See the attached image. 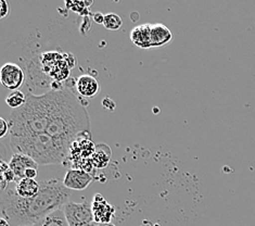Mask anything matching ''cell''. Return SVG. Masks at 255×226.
Returning <instances> with one entry per match:
<instances>
[{
  "instance_id": "cell-1",
  "label": "cell",
  "mask_w": 255,
  "mask_h": 226,
  "mask_svg": "<svg viewBox=\"0 0 255 226\" xmlns=\"http://www.w3.org/2000/svg\"><path fill=\"white\" fill-rule=\"evenodd\" d=\"M72 192L63 182L48 180L40 182V191L34 198L25 199L15 193V189L7 188L1 192V212L11 226L35 225L51 212L69 203Z\"/></svg>"
},
{
  "instance_id": "cell-2",
  "label": "cell",
  "mask_w": 255,
  "mask_h": 226,
  "mask_svg": "<svg viewBox=\"0 0 255 226\" xmlns=\"http://www.w3.org/2000/svg\"><path fill=\"white\" fill-rule=\"evenodd\" d=\"M53 91V103L46 131L48 135L71 145L77 138L90 136L89 114L82 98L68 87Z\"/></svg>"
},
{
  "instance_id": "cell-3",
  "label": "cell",
  "mask_w": 255,
  "mask_h": 226,
  "mask_svg": "<svg viewBox=\"0 0 255 226\" xmlns=\"http://www.w3.org/2000/svg\"><path fill=\"white\" fill-rule=\"evenodd\" d=\"M54 91L36 96L27 95L26 103L10 114L9 135H32L46 133L53 103Z\"/></svg>"
},
{
  "instance_id": "cell-4",
  "label": "cell",
  "mask_w": 255,
  "mask_h": 226,
  "mask_svg": "<svg viewBox=\"0 0 255 226\" xmlns=\"http://www.w3.org/2000/svg\"><path fill=\"white\" fill-rule=\"evenodd\" d=\"M10 148L13 154L31 157L41 166L64 163L69 158L71 144L47 133L32 135H10Z\"/></svg>"
},
{
  "instance_id": "cell-5",
  "label": "cell",
  "mask_w": 255,
  "mask_h": 226,
  "mask_svg": "<svg viewBox=\"0 0 255 226\" xmlns=\"http://www.w3.org/2000/svg\"><path fill=\"white\" fill-rule=\"evenodd\" d=\"M64 57L57 51H48L41 54L42 71L57 82H62L70 75L71 66Z\"/></svg>"
},
{
  "instance_id": "cell-6",
  "label": "cell",
  "mask_w": 255,
  "mask_h": 226,
  "mask_svg": "<svg viewBox=\"0 0 255 226\" xmlns=\"http://www.w3.org/2000/svg\"><path fill=\"white\" fill-rule=\"evenodd\" d=\"M66 220L70 226H81L95 221L92 204L84 201L82 204L69 201L63 207Z\"/></svg>"
},
{
  "instance_id": "cell-7",
  "label": "cell",
  "mask_w": 255,
  "mask_h": 226,
  "mask_svg": "<svg viewBox=\"0 0 255 226\" xmlns=\"http://www.w3.org/2000/svg\"><path fill=\"white\" fill-rule=\"evenodd\" d=\"M0 81L4 88L16 91L25 81V74L20 65L9 62L0 70Z\"/></svg>"
},
{
  "instance_id": "cell-8",
  "label": "cell",
  "mask_w": 255,
  "mask_h": 226,
  "mask_svg": "<svg viewBox=\"0 0 255 226\" xmlns=\"http://www.w3.org/2000/svg\"><path fill=\"white\" fill-rule=\"evenodd\" d=\"M93 181V176L86 171L80 169H69L64 176L63 184L71 191H84Z\"/></svg>"
},
{
  "instance_id": "cell-9",
  "label": "cell",
  "mask_w": 255,
  "mask_h": 226,
  "mask_svg": "<svg viewBox=\"0 0 255 226\" xmlns=\"http://www.w3.org/2000/svg\"><path fill=\"white\" fill-rule=\"evenodd\" d=\"M95 221L98 224H109L114 217L115 209L108 204L106 198L101 194H96L92 203Z\"/></svg>"
},
{
  "instance_id": "cell-10",
  "label": "cell",
  "mask_w": 255,
  "mask_h": 226,
  "mask_svg": "<svg viewBox=\"0 0 255 226\" xmlns=\"http://www.w3.org/2000/svg\"><path fill=\"white\" fill-rule=\"evenodd\" d=\"M38 166L39 164L34 159L22 154H13L9 161V167L15 174L16 182L25 179V173L27 170L38 169Z\"/></svg>"
},
{
  "instance_id": "cell-11",
  "label": "cell",
  "mask_w": 255,
  "mask_h": 226,
  "mask_svg": "<svg viewBox=\"0 0 255 226\" xmlns=\"http://www.w3.org/2000/svg\"><path fill=\"white\" fill-rule=\"evenodd\" d=\"M76 90L83 98H94L99 93L100 85L94 76L84 74L76 79Z\"/></svg>"
},
{
  "instance_id": "cell-12",
  "label": "cell",
  "mask_w": 255,
  "mask_h": 226,
  "mask_svg": "<svg viewBox=\"0 0 255 226\" xmlns=\"http://www.w3.org/2000/svg\"><path fill=\"white\" fill-rule=\"evenodd\" d=\"M129 35L130 40L135 46L142 49L151 48V24H142L133 27Z\"/></svg>"
},
{
  "instance_id": "cell-13",
  "label": "cell",
  "mask_w": 255,
  "mask_h": 226,
  "mask_svg": "<svg viewBox=\"0 0 255 226\" xmlns=\"http://www.w3.org/2000/svg\"><path fill=\"white\" fill-rule=\"evenodd\" d=\"M173 39V34L164 24H151V47H163Z\"/></svg>"
},
{
  "instance_id": "cell-14",
  "label": "cell",
  "mask_w": 255,
  "mask_h": 226,
  "mask_svg": "<svg viewBox=\"0 0 255 226\" xmlns=\"http://www.w3.org/2000/svg\"><path fill=\"white\" fill-rule=\"evenodd\" d=\"M15 193L19 195L20 197L29 199L37 196L40 191V183L36 180H29V179H22L19 182L15 183Z\"/></svg>"
},
{
  "instance_id": "cell-15",
  "label": "cell",
  "mask_w": 255,
  "mask_h": 226,
  "mask_svg": "<svg viewBox=\"0 0 255 226\" xmlns=\"http://www.w3.org/2000/svg\"><path fill=\"white\" fill-rule=\"evenodd\" d=\"M34 226H70L66 220L63 208L51 212L44 219H41Z\"/></svg>"
},
{
  "instance_id": "cell-16",
  "label": "cell",
  "mask_w": 255,
  "mask_h": 226,
  "mask_svg": "<svg viewBox=\"0 0 255 226\" xmlns=\"http://www.w3.org/2000/svg\"><path fill=\"white\" fill-rule=\"evenodd\" d=\"M108 149V146L105 145H99L96 147L95 154L93 155V157L90 158V161H92L93 167L98 168V169H102L107 167V164L110 160V155H106L105 150Z\"/></svg>"
},
{
  "instance_id": "cell-17",
  "label": "cell",
  "mask_w": 255,
  "mask_h": 226,
  "mask_svg": "<svg viewBox=\"0 0 255 226\" xmlns=\"http://www.w3.org/2000/svg\"><path fill=\"white\" fill-rule=\"evenodd\" d=\"M26 99H27V96L24 95V93H22L20 90H16V91H13V93H11L7 98H5V103H7L10 108L16 110L25 105Z\"/></svg>"
},
{
  "instance_id": "cell-18",
  "label": "cell",
  "mask_w": 255,
  "mask_h": 226,
  "mask_svg": "<svg viewBox=\"0 0 255 226\" xmlns=\"http://www.w3.org/2000/svg\"><path fill=\"white\" fill-rule=\"evenodd\" d=\"M123 25V21L121 16L117 13H108L105 15V22L103 26L110 30H118Z\"/></svg>"
},
{
  "instance_id": "cell-19",
  "label": "cell",
  "mask_w": 255,
  "mask_h": 226,
  "mask_svg": "<svg viewBox=\"0 0 255 226\" xmlns=\"http://www.w3.org/2000/svg\"><path fill=\"white\" fill-rule=\"evenodd\" d=\"M8 133H10V124L3 118L0 119V137L3 138Z\"/></svg>"
},
{
  "instance_id": "cell-20",
  "label": "cell",
  "mask_w": 255,
  "mask_h": 226,
  "mask_svg": "<svg viewBox=\"0 0 255 226\" xmlns=\"http://www.w3.org/2000/svg\"><path fill=\"white\" fill-rule=\"evenodd\" d=\"M10 13V4L5 0H0V16L4 19Z\"/></svg>"
},
{
  "instance_id": "cell-21",
  "label": "cell",
  "mask_w": 255,
  "mask_h": 226,
  "mask_svg": "<svg viewBox=\"0 0 255 226\" xmlns=\"http://www.w3.org/2000/svg\"><path fill=\"white\" fill-rule=\"evenodd\" d=\"M94 21L99 24H103V22H105V15L101 12H97V13L94 14Z\"/></svg>"
},
{
  "instance_id": "cell-22",
  "label": "cell",
  "mask_w": 255,
  "mask_h": 226,
  "mask_svg": "<svg viewBox=\"0 0 255 226\" xmlns=\"http://www.w3.org/2000/svg\"><path fill=\"white\" fill-rule=\"evenodd\" d=\"M0 226H11V225L4 218H1L0 219Z\"/></svg>"
},
{
  "instance_id": "cell-23",
  "label": "cell",
  "mask_w": 255,
  "mask_h": 226,
  "mask_svg": "<svg viewBox=\"0 0 255 226\" xmlns=\"http://www.w3.org/2000/svg\"><path fill=\"white\" fill-rule=\"evenodd\" d=\"M81 226H99V224L97 223L96 221L94 222H90V223H87V224H84V225H81Z\"/></svg>"
},
{
  "instance_id": "cell-24",
  "label": "cell",
  "mask_w": 255,
  "mask_h": 226,
  "mask_svg": "<svg viewBox=\"0 0 255 226\" xmlns=\"http://www.w3.org/2000/svg\"><path fill=\"white\" fill-rule=\"evenodd\" d=\"M99 226H115V225L109 223V224H99Z\"/></svg>"
},
{
  "instance_id": "cell-25",
  "label": "cell",
  "mask_w": 255,
  "mask_h": 226,
  "mask_svg": "<svg viewBox=\"0 0 255 226\" xmlns=\"http://www.w3.org/2000/svg\"><path fill=\"white\" fill-rule=\"evenodd\" d=\"M25 226H34V225H25Z\"/></svg>"
}]
</instances>
